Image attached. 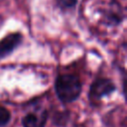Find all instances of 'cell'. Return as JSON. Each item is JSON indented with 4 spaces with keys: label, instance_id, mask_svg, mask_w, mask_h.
I'll list each match as a JSON object with an SVG mask.
<instances>
[{
    "label": "cell",
    "instance_id": "cell-1",
    "mask_svg": "<svg viewBox=\"0 0 127 127\" xmlns=\"http://www.w3.org/2000/svg\"><path fill=\"white\" fill-rule=\"evenodd\" d=\"M58 98L64 103H69L78 98L81 93V82L74 74H61L55 82Z\"/></svg>",
    "mask_w": 127,
    "mask_h": 127
},
{
    "label": "cell",
    "instance_id": "cell-4",
    "mask_svg": "<svg viewBox=\"0 0 127 127\" xmlns=\"http://www.w3.org/2000/svg\"><path fill=\"white\" fill-rule=\"evenodd\" d=\"M48 119V112H29L22 118L23 127H45Z\"/></svg>",
    "mask_w": 127,
    "mask_h": 127
},
{
    "label": "cell",
    "instance_id": "cell-6",
    "mask_svg": "<svg viewBox=\"0 0 127 127\" xmlns=\"http://www.w3.org/2000/svg\"><path fill=\"white\" fill-rule=\"evenodd\" d=\"M77 0H58L59 4L64 8H71L75 5Z\"/></svg>",
    "mask_w": 127,
    "mask_h": 127
},
{
    "label": "cell",
    "instance_id": "cell-3",
    "mask_svg": "<svg viewBox=\"0 0 127 127\" xmlns=\"http://www.w3.org/2000/svg\"><path fill=\"white\" fill-rule=\"evenodd\" d=\"M20 33H12L0 41V60L10 55L22 42Z\"/></svg>",
    "mask_w": 127,
    "mask_h": 127
},
{
    "label": "cell",
    "instance_id": "cell-2",
    "mask_svg": "<svg viewBox=\"0 0 127 127\" xmlns=\"http://www.w3.org/2000/svg\"><path fill=\"white\" fill-rule=\"evenodd\" d=\"M115 90V84L112 80L104 77L95 79L89 89V98L91 101H97L105 95L112 93Z\"/></svg>",
    "mask_w": 127,
    "mask_h": 127
},
{
    "label": "cell",
    "instance_id": "cell-5",
    "mask_svg": "<svg viewBox=\"0 0 127 127\" xmlns=\"http://www.w3.org/2000/svg\"><path fill=\"white\" fill-rule=\"evenodd\" d=\"M11 119V113L8 109L0 106V127H3L9 123Z\"/></svg>",
    "mask_w": 127,
    "mask_h": 127
}]
</instances>
